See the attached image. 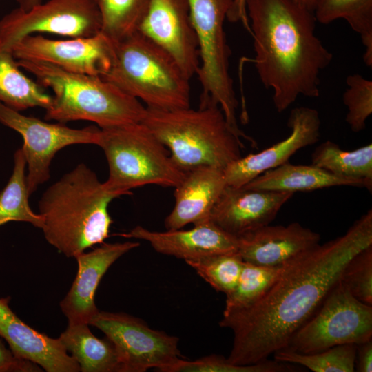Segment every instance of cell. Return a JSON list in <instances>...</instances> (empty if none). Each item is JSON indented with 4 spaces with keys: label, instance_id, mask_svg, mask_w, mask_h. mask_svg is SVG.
<instances>
[{
    "label": "cell",
    "instance_id": "11",
    "mask_svg": "<svg viewBox=\"0 0 372 372\" xmlns=\"http://www.w3.org/2000/svg\"><path fill=\"white\" fill-rule=\"evenodd\" d=\"M114 345L121 372L159 371L180 358L178 338L151 329L143 320L124 313L101 311L89 323Z\"/></svg>",
    "mask_w": 372,
    "mask_h": 372
},
{
    "label": "cell",
    "instance_id": "10",
    "mask_svg": "<svg viewBox=\"0 0 372 372\" xmlns=\"http://www.w3.org/2000/svg\"><path fill=\"white\" fill-rule=\"evenodd\" d=\"M101 30L95 0H48L28 10L17 7L0 19V40L8 50L28 35L50 33L69 38L89 37Z\"/></svg>",
    "mask_w": 372,
    "mask_h": 372
},
{
    "label": "cell",
    "instance_id": "19",
    "mask_svg": "<svg viewBox=\"0 0 372 372\" xmlns=\"http://www.w3.org/2000/svg\"><path fill=\"white\" fill-rule=\"evenodd\" d=\"M320 235L299 223L267 225L238 238L243 261L256 265H285L320 243Z\"/></svg>",
    "mask_w": 372,
    "mask_h": 372
},
{
    "label": "cell",
    "instance_id": "32",
    "mask_svg": "<svg viewBox=\"0 0 372 372\" xmlns=\"http://www.w3.org/2000/svg\"><path fill=\"white\" fill-rule=\"evenodd\" d=\"M297 369L294 364L269 359L252 364L238 365L213 354L192 361L178 358L162 372H289L297 371Z\"/></svg>",
    "mask_w": 372,
    "mask_h": 372
},
{
    "label": "cell",
    "instance_id": "37",
    "mask_svg": "<svg viewBox=\"0 0 372 372\" xmlns=\"http://www.w3.org/2000/svg\"><path fill=\"white\" fill-rule=\"evenodd\" d=\"M227 19L232 23L241 21L249 31V20L246 11V0H233L227 14Z\"/></svg>",
    "mask_w": 372,
    "mask_h": 372
},
{
    "label": "cell",
    "instance_id": "34",
    "mask_svg": "<svg viewBox=\"0 0 372 372\" xmlns=\"http://www.w3.org/2000/svg\"><path fill=\"white\" fill-rule=\"evenodd\" d=\"M340 280L356 299L372 306V245L348 262Z\"/></svg>",
    "mask_w": 372,
    "mask_h": 372
},
{
    "label": "cell",
    "instance_id": "35",
    "mask_svg": "<svg viewBox=\"0 0 372 372\" xmlns=\"http://www.w3.org/2000/svg\"><path fill=\"white\" fill-rule=\"evenodd\" d=\"M37 364L19 358L7 348L0 336V372H39L42 371Z\"/></svg>",
    "mask_w": 372,
    "mask_h": 372
},
{
    "label": "cell",
    "instance_id": "23",
    "mask_svg": "<svg viewBox=\"0 0 372 372\" xmlns=\"http://www.w3.org/2000/svg\"><path fill=\"white\" fill-rule=\"evenodd\" d=\"M81 372H121L118 354L107 338L100 339L86 323L69 324L58 338Z\"/></svg>",
    "mask_w": 372,
    "mask_h": 372
},
{
    "label": "cell",
    "instance_id": "6",
    "mask_svg": "<svg viewBox=\"0 0 372 372\" xmlns=\"http://www.w3.org/2000/svg\"><path fill=\"white\" fill-rule=\"evenodd\" d=\"M101 77L142 100L147 107H190V79L170 55L138 31L114 43L113 63Z\"/></svg>",
    "mask_w": 372,
    "mask_h": 372
},
{
    "label": "cell",
    "instance_id": "18",
    "mask_svg": "<svg viewBox=\"0 0 372 372\" xmlns=\"http://www.w3.org/2000/svg\"><path fill=\"white\" fill-rule=\"evenodd\" d=\"M125 238L145 240L158 253L174 256L185 261L215 254L238 252V238L225 231L211 220L194 225L190 229L151 231L136 226Z\"/></svg>",
    "mask_w": 372,
    "mask_h": 372
},
{
    "label": "cell",
    "instance_id": "4",
    "mask_svg": "<svg viewBox=\"0 0 372 372\" xmlns=\"http://www.w3.org/2000/svg\"><path fill=\"white\" fill-rule=\"evenodd\" d=\"M169 150L185 172L200 166L225 169L241 157L245 145L227 123L221 108L209 103L189 107H147L140 121Z\"/></svg>",
    "mask_w": 372,
    "mask_h": 372
},
{
    "label": "cell",
    "instance_id": "28",
    "mask_svg": "<svg viewBox=\"0 0 372 372\" xmlns=\"http://www.w3.org/2000/svg\"><path fill=\"white\" fill-rule=\"evenodd\" d=\"M289 263L282 266L266 267L244 261L236 287L226 295L223 314L254 305L273 286Z\"/></svg>",
    "mask_w": 372,
    "mask_h": 372
},
{
    "label": "cell",
    "instance_id": "7",
    "mask_svg": "<svg viewBox=\"0 0 372 372\" xmlns=\"http://www.w3.org/2000/svg\"><path fill=\"white\" fill-rule=\"evenodd\" d=\"M96 145L108 164L109 175L103 184L119 196L146 185L176 187L186 174L168 149L141 122L100 128Z\"/></svg>",
    "mask_w": 372,
    "mask_h": 372
},
{
    "label": "cell",
    "instance_id": "1",
    "mask_svg": "<svg viewBox=\"0 0 372 372\" xmlns=\"http://www.w3.org/2000/svg\"><path fill=\"white\" fill-rule=\"evenodd\" d=\"M372 245V210L344 234L318 244L290 262L254 305L223 314L219 325L234 333L227 359L252 364L286 349L293 334L313 314L340 280L348 262Z\"/></svg>",
    "mask_w": 372,
    "mask_h": 372
},
{
    "label": "cell",
    "instance_id": "12",
    "mask_svg": "<svg viewBox=\"0 0 372 372\" xmlns=\"http://www.w3.org/2000/svg\"><path fill=\"white\" fill-rule=\"evenodd\" d=\"M0 123L23 138L21 147L26 161L28 189L31 195L50 178V166L56 154L67 146L97 144L100 128L69 127L28 116L0 103Z\"/></svg>",
    "mask_w": 372,
    "mask_h": 372
},
{
    "label": "cell",
    "instance_id": "26",
    "mask_svg": "<svg viewBox=\"0 0 372 372\" xmlns=\"http://www.w3.org/2000/svg\"><path fill=\"white\" fill-rule=\"evenodd\" d=\"M314 14L316 21L324 25L346 20L360 37L365 65L372 67V0H321Z\"/></svg>",
    "mask_w": 372,
    "mask_h": 372
},
{
    "label": "cell",
    "instance_id": "33",
    "mask_svg": "<svg viewBox=\"0 0 372 372\" xmlns=\"http://www.w3.org/2000/svg\"><path fill=\"white\" fill-rule=\"evenodd\" d=\"M346 83L348 87L342 95L347 108L345 121L352 132H360L372 114V81L355 74L347 77Z\"/></svg>",
    "mask_w": 372,
    "mask_h": 372
},
{
    "label": "cell",
    "instance_id": "5",
    "mask_svg": "<svg viewBox=\"0 0 372 372\" xmlns=\"http://www.w3.org/2000/svg\"><path fill=\"white\" fill-rule=\"evenodd\" d=\"M17 61L41 85L52 90L46 120L88 121L103 129L138 123L144 116L146 107L138 99L99 76L69 72L38 61Z\"/></svg>",
    "mask_w": 372,
    "mask_h": 372
},
{
    "label": "cell",
    "instance_id": "31",
    "mask_svg": "<svg viewBox=\"0 0 372 372\" xmlns=\"http://www.w3.org/2000/svg\"><path fill=\"white\" fill-rule=\"evenodd\" d=\"M185 262L216 291L225 295L236 287L244 264L238 252L215 254Z\"/></svg>",
    "mask_w": 372,
    "mask_h": 372
},
{
    "label": "cell",
    "instance_id": "30",
    "mask_svg": "<svg viewBox=\"0 0 372 372\" xmlns=\"http://www.w3.org/2000/svg\"><path fill=\"white\" fill-rule=\"evenodd\" d=\"M356 344H346L321 351L302 353L284 349L275 352V360L303 366L313 372H354Z\"/></svg>",
    "mask_w": 372,
    "mask_h": 372
},
{
    "label": "cell",
    "instance_id": "36",
    "mask_svg": "<svg viewBox=\"0 0 372 372\" xmlns=\"http://www.w3.org/2000/svg\"><path fill=\"white\" fill-rule=\"evenodd\" d=\"M355 371H372V338L356 345Z\"/></svg>",
    "mask_w": 372,
    "mask_h": 372
},
{
    "label": "cell",
    "instance_id": "15",
    "mask_svg": "<svg viewBox=\"0 0 372 372\" xmlns=\"http://www.w3.org/2000/svg\"><path fill=\"white\" fill-rule=\"evenodd\" d=\"M287 126L291 134L285 139L229 164L223 170L227 185L234 187L245 185L263 172L288 162L297 151L315 144L320 138L321 120L314 108H293Z\"/></svg>",
    "mask_w": 372,
    "mask_h": 372
},
{
    "label": "cell",
    "instance_id": "3",
    "mask_svg": "<svg viewBox=\"0 0 372 372\" xmlns=\"http://www.w3.org/2000/svg\"><path fill=\"white\" fill-rule=\"evenodd\" d=\"M118 197L85 164H78L50 185L39 201L45 240L74 258L103 243L112 223L108 206Z\"/></svg>",
    "mask_w": 372,
    "mask_h": 372
},
{
    "label": "cell",
    "instance_id": "22",
    "mask_svg": "<svg viewBox=\"0 0 372 372\" xmlns=\"http://www.w3.org/2000/svg\"><path fill=\"white\" fill-rule=\"evenodd\" d=\"M335 186L364 187L372 191V185L366 181L340 177L312 164L294 165L289 161L263 172L242 187L295 193Z\"/></svg>",
    "mask_w": 372,
    "mask_h": 372
},
{
    "label": "cell",
    "instance_id": "14",
    "mask_svg": "<svg viewBox=\"0 0 372 372\" xmlns=\"http://www.w3.org/2000/svg\"><path fill=\"white\" fill-rule=\"evenodd\" d=\"M137 31L165 50L191 79L200 65L188 0H149Z\"/></svg>",
    "mask_w": 372,
    "mask_h": 372
},
{
    "label": "cell",
    "instance_id": "39",
    "mask_svg": "<svg viewBox=\"0 0 372 372\" xmlns=\"http://www.w3.org/2000/svg\"><path fill=\"white\" fill-rule=\"evenodd\" d=\"M309 10L314 12L321 0H295Z\"/></svg>",
    "mask_w": 372,
    "mask_h": 372
},
{
    "label": "cell",
    "instance_id": "8",
    "mask_svg": "<svg viewBox=\"0 0 372 372\" xmlns=\"http://www.w3.org/2000/svg\"><path fill=\"white\" fill-rule=\"evenodd\" d=\"M233 0H188L191 21L196 36L200 65L196 74L201 87L200 106L218 105L236 134L249 143L254 140L238 127V105L230 76L231 50L224 21Z\"/></svg>",
    "mask_w": 372,
    "mask_h": 372
},
{
    "label": "cell",
    "instance_id": "16",
    "mask_svg": "<svg viewBox=\"0 0 372 372\" xmlns=\"http://www.w3.org/2000/svg\"><path fill=\"white\" fill-rule=\"evenodd\" d=\"M293 194L226 185L212 209L210 220L238 238L269 225Z\"/></svg>",
    "mask_w": 372,
    "mask_h": 372
},
{
    "label": "cell",
    "instance_id": "17",
    "mask_svg": "<svg viewBox=\"0 0 372 372\" xmlns=\"http://www.w3.org/2000/svg\"><path fill=\"white\" fill-rule=\"evenodd\" d=\"M136 242L101 243L74 258L78 264L75 279L60 307L69 324L86 323L99 312L94 302L99 284L110 267L120 257L138 247ZM90 325V324H89Z\"/></svg>",
    "mask_w": 372,
    "mask_h": 372
},
{
    "label": "cell",
    "instance_id": "25",
    "mask_svg": "<svg viewBox=\"0 0 372 372\" xmlns=\"http://www.w3.org/2000/svg\"><path fill=\"white\" fill-rule=\"evenodd\" d=\"M311 164L335 176L372 185V144L345 151L331 141L320 143L311 154Z\"/></svg>",
    "mask_w": 372,
    "mask_h": 372
},
{
    "label": "cell",
    "instance_id": "2",
    "mask_svg": "<svg viewBox=\"0 0 372 372\" xmlns=\"http://www.w3.org/2000/svg\"><path fill=\"white\" fill-rule=\"evenodd\" d=\"M246 11L252 61L263 85L273 90L276 111L300 96L318 97L320 73L333 54L316 34L314 12L295 0H246Z\"/></svg>",
    "mask_w": 372,
    "mask_h": 372
},
{
    "label": "cell",
    "instance_id": "38",
    "mask_svg": "<svg viewBox=\"0 0 372 372\" xmlns=\"http://www.w3.org/2000/svg\"><path fill=\"white\" fill-rule=\"evenodd\" d=\"M18 8L23 10H28L32 7L43 1V0H15Z\"/></svg>",
    "mask_w": 372,
    "mask_h": 372
},
{
    "label": "cell",
    "instance_id": "21",
    "mask_svg": "<svg viewBox=\"0 0 372 372\" xmlns=\"http://www.w3.org/2000/svg\"><path fill=\"white\" fill-rule=\"evenodd\" d=\"M226 185L223 169L200 166L186 172L174 187L175 203L165 218V228L178 229L210 220L212 209Z\"/></svg>",
    "mask_w": 372,
    "mask_h": 372
},
{
    "label": "cell",
    "instance_id": "24",
    "mask_svg": "<svg viewBox=\"0 0 372 372\" xmlns=\"http://www.w3.org/2000/svg\"><path fill=\"white\" fill-rule=\"evenodd\" d=\"M52 102V96L21 70L11 51L0 40V103L21 112L37 107L47 110Z\"/></svg>",
    "mask_w": 372,
    "mask_h": 372
},
{
    "label": "cell",
    "instance_id": "20",
    "mask_svg": "<svg viewBox=\"0 0 372 372\" xmlns=\"http://www.w3.org/2000/svg\"><path fill=\"white\" fill-rule=\"evenodd\" d=\"M10 297L0 298V336L19 358L47 372H78L80 368L59 338L40 333L23 322L10 307Z\"/></svg>",
    "mask_w": 372,
    "mask_h": 372
},
{
    "label": "cell",
    "instance_id": "9",
    "mask_svg": "<svg viewBox=\"0 0 372 372\" xmlns=\"http://www.w3.org/2000/svg\"><path fill=\"white\" fill-rule=\"evenodd\" d=\"M372 338V306L356 299L339 280L286 349L302 353Z\"/></svg>",
    "mask_w": 372,
    "mask_h": 372
},
{
    "label": "cell",
    "instance_id": "27",
    "mask_svg": "<svg viewBox=\"0 0 372 372\" xmlns=\"http://www.w3.org/2000/svg\"><path fill=\"white\" fill-rule=\"evenodd\" d=\"M26 161L21 148L14 154L12 173L0 192V227L10 221L25 222L41 229L43 217L35 213L29 204Z\"/></svg>",
    "mask_w": 372,
    "mask_h": 372
},
{
    "label": "cell",
    "instance_id": "13",
    "mask_svg": "<svg viewBox=\"0 0 372 372\" xmlns=\"http://www.w3.org/2000/svg\"><path fill=\"white\" fill-rule=\"evenodd\" d=\"M8 50L16 60L38 61L69 72L99 76L110 70L114 58V43L101 32L68 39L32 34Z\"/></svg>",
    "mask_w": 372,
    "mask_h": 372
},
{
    "label": "cell",
    "instance_id": "29",
    "mask_svg": "<svg viewBox=\"0 0 372 372\" xmlns=\"http://www.w3.org/2000/svg\"><path fill=\"white\" fill-rule=\"evenodd\" d=\"M101 19V32L117 43L137 31L149 0H95Z\"/></svg>",
    "mask_w": 372,
    "mask_h": 372
}]
</instances>
